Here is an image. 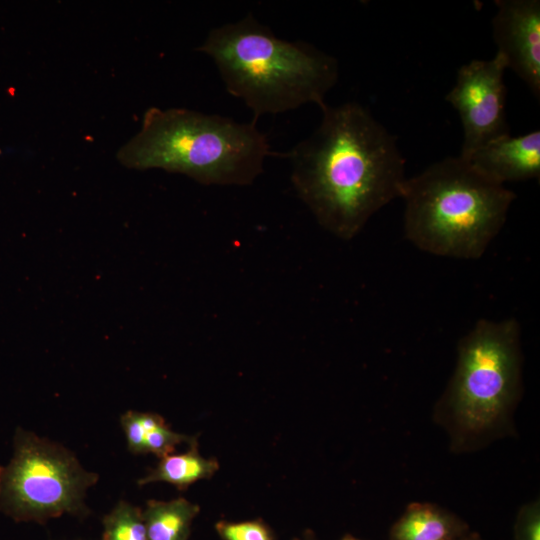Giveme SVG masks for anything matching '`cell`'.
Here are the masks:
<instances>
[{
    "label": "cell",
    "mask_w": 540,
    "mask_h": 540,
    "mask_svg": "<svg viewBox=\"0 0 540 540\" xmlns=\"http://www.w3.org/2000/svg\"><path fill=\"white\" fill-rule=\"evenodd\" d=\"M320 108L319 126L286 154L291 181L320 225L351 239L401 196L405 160L396 137L361 104Z\"/></svg>",
    "instance_id": "cell-1"
},
{
    "label": "cell",
    "mask_w": 540,
    "mask_h": 540,
    "mask_svg": "<svg viewBox=\"0 0 540 540\" xmlns=\"http://www.w3.org/2000/svg\"><path fill=\"white\" fill-rule=\"evenodd\" d=\"M197 50L212 59L228 93L256 118L310 103L321 107L339 75L332 55L277 37L251 13L211 29Z\"/></svg>",
    "instance_id": "cell-2"
},
{
    "label": "cell",
    "mask_w": 540,
    "mask_h": 540,
    "mask_svg": "<svg viewBox=\"0 0 540 540\" xmlns=\"http://www.w3.org/2000/svg\"><path fill=\"white\" fill-rule=\"evenodd\" d=\"M270 155L268 139L254 120L150 107L116 158L130 169H162L202 184L246 185L262 173Z\"/></svg>",
    "instance_id": "cell-3"
},
{
    "label": "cell",
    "mask_w": 540,
    "mask_h": 540,
    "mask_svg": "<svg viewBox=\"0 0 540 540\" xmlns=\"http://www.w3.org/2000/svg\"><path fill=\"white\" fill-rule=\"evenodd\" d=\"M400 197L404 235L411 244L435 256L469 260L486 252L516 194L459 155L406 178Z\"/></svg>",
    "instance_id": "cell-4"
},
{
    "label": "cell",
    "mask_w": 540,
    "mask_h": 540,
    "mask_svg": "<svg viewBox=\"0 0 540 540\" xmlns=\"http://www.w3.org/2000/svg\"><path fill=\"white\" fill-rule=\"evenodd\" d=\"M521 326L480 319L459 340L454 372L434 409L454 452H468L511 431L522 394Z\"/></svg>",
    "instance_id": "cell-5"
},
{
    "label": "cell",
    "mask_w": 540,
    "mask_h": 540,
    "mask_svg": "<svg viewBox=\"0 0 540 540\" xmlns=\"http://www.w3.org/2000/svg\"><path fill=\"white\" fill-rule=\"evenodd\" d=\"M97 480L65 447L19 428L13 458L0 466V509L17 521L83 514L86 490Z\"/></svg>",
    "instance_id": "cell-6"
},
{
    "label": "cell",
    "mask_w": 540,
    "mask_h": 540,
    "mask_svg": "<svg viewBox=\"0 0 540 540\" xmlns=\"http://www.w3.org/2000/svg\"><path fill=\"white\" fill-rule=\"evenodd\" d=\"M504 58L474 59L462 65L446 101L458 112L463 127L461 157H467L488 141L509 133L506 121Z\"/></svg>",
    "instance_id": "cell-7"
},
{
    "label": "cell",
    "mask_w": 540,
    "mask_h": 540,
    "mask_svg": "<svg viewBox=\"0 0 540 540\" xmlns=\"http://www.w3.org/2000/svg\"><path fill=\"white\" fill-rule=\"evenodd\" d=\"M492 19L497 52L535 97L540 95V1L497 0Z\"/></svg>",
    "instance_id": "cell-8"
},
{
    "label": "cell",
    "mask_w": 540,
    "mask_h": 540,
    "mask_svg": "<svg viewBox=\"0 0 540 540\" xmlns=\"http://www.w3.org/2000/svg\"><path fill=\"white\" fill-rule=\"evenodd\" d=\"M464 159L480 173L502 185L539 178L540 131L520 136L500 135Z\"/></svg>",
    "instance_id": "cell-9"
},
{
    "label": "cell",
    "mask_w": 540,
    "mask_h": 540,
    "mask_svg": "<svg viewBox=\"0 0 540 540\" xmlns=\"http://www.w3.org/2000/svg\"><path fill=\"white\" fill-rule=\"evenodd\" d=\"M466 523L431 503L413 502L393 524L390 540H459L467 535Z\"/></svg>",
    "instance_id": "cell-10"
},
{
    "label": "cell",
    "mask_w": 540,
    "mask_h": 540,
    "mask_svg": "<svg viewBox=\"0 0 540 540\" xmlns=\"http://www.w3.org/2000/svg\"><path fill=\"white\" fill-rule=\"evenodd\" d=\"M121 425L132 454L151 453L162 458L172 454L177 445L197 444L196 436L173 431L159 414L127 411L121 416Z\"/></svg>",
    "instance_id": "cell-11"
},
{
    "label": "cell",
    "mask_w": 540,
    "mask_h": 540,
    "mask_svg": "<svg viewBox=\"0 0 540 540\" xmlns=\"http://www.w3.org/2000/svg\"><path fill=\"white\" fill-rule=\"evenodd\" d=\"M218 469V461L215 458H204L197 444H194L186 452L160 458L157 466L150 469L137 483L144 486L152 482H166L183 491L199 480L211 478Z\"/></svg>",
    "instance_id": "cell-12"
},
{
    "label": "cell",
    "mask_w": 540,
    "mask_h": 540,
    "mask_svg": "<svg viewBox=\"0 0 540 540\" xmlns=\"http://www.w3.org/2000/svg\"><path fill=\"white\" fill-rule=\"evenodd\" d=\"M199 506L183 497L150 500L142 511L147 540H188Z\"/></svg>",
    "instance_id": "cell-13"
},
{
    "label": "cell",
    "mask_w": 540,
    "mask_h": 540,
    "mask_svg": "<svg viewBox=\"0 0 540 540\" xmlns=\"http://www.w3.org/2000/svg\"><path fill=\"white\" fill-rule=\"evenodd\" d=\"M103 525V540H147L142 511L126 501L103 518Z\"/></svg>",
    "instance_id": "cell-14"
},
{
    "label": "cell",
    "mask_w": 540,
    "mask_h": 540,
    "mask_svg": "<svg viewBox=\"0 0 540 540\" xmlns=\"http://www.w3.org/2000/svg\"><path fill=\"white\" fill-rule=\"evenodd\" d=\"M215 527L222 540H274L271 529L262 520L220 521Z\"/></svg>",
    "instance_id": "cell-15"
},
{
    "label": "cell",
    "mask_w": 540,
    "mask_h": 540,
    "mask_svg": "<svg viewBox=\"0 0 540 540\" xmlns=\"http://www.w3.org/2000/svg\"><path fill=\"white\" fill-rule=\"evenodd\" d=\"M515 540H540L539 500L526 503L519 510L515 526Z\"/></svg>",
    "instance_id": "cell-16"
},
{
    "label": "cell",
    "mask_w": 540,
    "mask_h": 540,
    "mask_svg": "<svg viewBox=\"0 0 540 540\" xmlns=\"http://www.w3.org/2000/svg\"><path fill=\"white\" fill-rule=\"evenodd\" d=\"M459 540H481V539L479 537H477V536H468V535H466V536L462 537Z\"/></svg>",
    "instance_id": "cell-17"
},
{
    "label": "cell",
    "mask_w": 540,
    "mask_h": 540,
    "mask_svg": "<svg viewBox=\"0 0 540 540\" xmlns=\"http://www.w3.org/2000/svg\"><path fill=\"white\" fill-rule=\"evenodd\" d=\"M300 540H315V539L311 533H308L303 537V539H300Z\"/></svg>",
    "instance_id": "cell-18"
},
{
    "label": "cell",
    "mask_w": 540,
    "mask_h": 540,
    "mask_svg": "<svg viewBox=\"0 0 540 540\" xmlns=\"http://www.w3.org/2000/svg\"><path fill=\"white\" fill-rule=\"evenodd\" d=\"M342 540H359V539H356V538H354L352 536H345V537L342 538Z\"/></svg>",
    "instance_id": "cell-19"
}]
</instances>
